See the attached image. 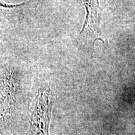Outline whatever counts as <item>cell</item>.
Returning <instances> with one entry per match:
<instances>
[{
	"instance_id": "6da1fadb",
	"label": "cell",
	"mask_w": 135,
	"mask_h": 135,
	"mask_svg": "<svg viewBox=\"0 0 135 135\" xmlns=\"http://www.w3.org/2000/svg\"><path fill=\"white\" fill-rule=\"evenodd\" d=\"M51 107L50 87L45 86L40 88L35 99L27 135H49Z\"/></svg>"
},
{
	"instance_id": "7a4b0ae2",
	"label": "cell",
	"mask_w": 135,
	"mask_h": 135,
	"mask_svg": "<svg viewBox=\"0 0 135 135\" xmlns=\"http://www.w3.org/2000/svg\"><path fill=\"white\" fill-rule=\"evenodd\" d=\"M86 9L84 25L78 37L83 46L93 50L96 41L103 40L100 37L101 9L99 0H82Z\"/></svg>"
},
{
	"instance_id": "3957f363",
	"label": "cell",
	"mask_w": 135,
	"mask_h": 135,
	"mask_svg": "<svg viewBox=\"0 0 135 135\" xmlns=\"http://www.w3.org/2000/svg\"><path fill=\"white\" fill-rule=\"evenodd\" d=\"M17 86L7 74L0 76V135L7 128L14 114L16 103Z\"/></svg>"
},
{
	"instance_id": "277c9868",
	"label": "cell",
	"mask_w": 135,
	"mask_h": 135,
	"mask_svg": "<svg viewBox=\"0 0 135 135\" xmlns=\"http://www.w3.org/2000/svg\"><path fill=\"white\" fill-rule=\"evenodd\" d=\"M24 4L25 3H21V4H8L0 1V8H1V9H10V8H14L16 7H19V6H23Z\"/></svg>"
}]
</instances>
